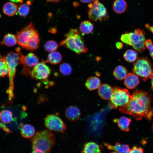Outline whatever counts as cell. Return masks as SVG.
<instances>
[{
  "label": "cell",
  "mask_w": 153,
  "mask_h": 153,
  "mask_svg": "<svg viewBox=\"0 0 153 153\" xmlns=\"http://www.w3.org/2000/svg\"><path fill=\"white\" fill-rule=\"evenodd\" d=\"M79 29L82 33L84 34H88L93 31L94 29V26L89 21L84 20L81 23Z\"/></svg>",
  "instance_id": "cb8c5ba5"
},
{
  "label": "cell",
  "mask_w": 153,
  "mask_h": 153,
  "mask_svg": "<svg viewBox=\"0 0 153 153\" xmlns=\"http://www.w3.org/2000/svg\"><path fill=\"white\" fill-rule=\"evenodd\" d=\"M17 10V5L11 2L6 3L4 5L3 8V11L4 13L10 16L15 15Z\"/></svg>",
  "instance_id": "603a6c76"
},
{
  "label": "cell",
  "mask_w": 153,
  "mask_h": 153,
  "mask_svg": "<svg viewBox=\"0 0 153 153\" xmlns=\"http://www.w3.org/2000/svg\"><path fill=\"white\" fill-rule=\"evenodd\" d=\"M152 129H153V125H152Z\"/></svg>",
  "instance_id": "60d3db41"
},
{
  "label": "cell",
  "mask_w": 153,
  "mask_h": 153,
  "mask_svg": "<svg viewBox=\"0 0 153 153\" xmlns=\"http://www.w3.org/2000/svg\"><path fill=\"white\" fill-rule=\"evenodd\" d=\"M143 152H144V150L142 148L135 146H133L131 149H130L129 153Z\"/></svg>",
  "instance_id": "836d02e7"
},
{
  "label": "cell",
  "mask_w": 153,
  "mask_h": 153,
  "mask_svg": "<svg viewBox=\"0 0 153 153\" xmlns=\"http://www.w3.org/2000/svg\"><path fill=\"white\" fill-rule=\"evenodd\" d=\"M145 33L141 29H136L133 32L125 33L120 37L123 43L132 46L137 52L142 53L145 50Z\"/></svg>",
  "instance_id": "8992f818"
},
{
  "label": "cell",
  "mask_w": 153,
  "mask_h": 153,
  "mask_svg": "<svg viewBox=\"0 0 153 153\" xmlns=\"http://www.w3.org/2000/svg\"><path fill=\"white\" fill-rule=\"evenodd\" d=\"M1 123V122H0V124Z\"/></svg>",
  "instance_id": "b9f144b4"
},
{
  "label": "cell",
  "mask_w": 153,
  "mask_h": 153,
  "mask_svg": "<svg viewBox=\"0 0 153 153\" xmlns=\"http://www.w3.org/2000/svg\"><path fill=\"white\" fill-rule=\"evenodd\" d=\"M116 47L118 49H121L123 46L122 44L120 42H117L116 44Z\"/></svg>",
  "instance_id": "d590c367"
},
{
  "label": "cell",
  "mask_w": 153,
  "mask_h": 153,
  "mask_svg": "<svg viewBox=\"0 0 153 153\" xmlns=\"http://www.w3.org/2000/svg\"><path fill=\"white\" fill-rule=\"evenodd\" d=\"M17 10L19 16L25 17L29 12L30 7L26 3L23 4L19 6Z\"/></svg>",
  "instance_id": "4dcf8cb0"
},
{
  "label": "cell",
  "mask_w": 153,
  "mask_h": 153,
  "mask_svg": "<svg viewBox=\"0 0 153 153\" xmlns=\"http://www.w3.org/2000/svg\"><path fill=\"white\" fill-rule=\"evenodd\" d=\"M39 60L34 54L30 52L24 56L22 59V64L24 68L26 66L33 68L39 63Z\"/></svg>",
  "instance_id": "5bb4252c"
},
{
  "label": "cell",
  "mask_w": 153,
  "mask_h": 153,
  "mask_svg": "<svg viewBox=\"0 0 153 153\" xmlns=\"http://www.w3.org/2000/svg\"><path fill=\"white\" fill-rule=\"evenodd\" d=\"M51 72V69L44 62H41L38 63L31 71V75L33 78L44 80L46 79Z\"/></svg>",
  "instance_id": "8fae6325"
},
{
  "label": "cell",
  "mask_w": 153,
  "mask_h": 153,
  "mask_svg": "<svg viewBox=\"0 0 153 153\" xmlns=\"http://www.w3.org/2000/svg\"><path fill=\"white\" fill-rule=\"evenodd\" d=\"M8 73V67L5 57L0 54V78L4 77Z\"/></svg>",
  "instance_id": "f1b7e54d"
},
{
  "label": "cell",
  "mask_w": 153,
  "mask_h": 153,
  "mask_svg": "<svg viewBox=\"0 0 153 153\" xmlns=\"http://www.w3.org/2000/svg\"><path fill=\"white\" fill-rule=\"evenodd\" d=\"M151 101L148 93L142 90H135L130 95L128 103L121 107L119 110L121 112L130 115L137 120L144 117L150 121L153 116Z\"/></svg>",
  "instance_id": "6da1fadb"
},
{
  "label": "cell",
  "mask_w": 153,
  "mask_h": 153,
  "mask_svg": "<svg viewBox=\"0 0 153 153\" xmlns=\"http://www.w3.org/2000/svg\"><path fill=\"white\" fill-rule=\"evenodd\" d=\"M100 85L101 81L97 77L94 76L88 78L85 83L86 87L90 91L98 88Z\"/></svg>",
  "instance_id": "ffe728a7"
},
{
  "label": "cell",
  "mask_w": 153,
  "mask_h": 153,
  "mask_svg": "<svg viewBox=\"0 0 153 153\" xmlns=\"http://www.w3.org/2000/svg\"><path fill=\"white\" fill-rule=\"evenodd\" d=\"M139 80L138 76L134 73H129L124 79V84L129 89L136 88L139 83Z\"/></svg>",
  "instance_id": "4fadbf2b"
},
{
  "label": "cell",
  "mask_w": 153,
  "mask_h": 153,
  "mask_svg": "<svg viewBox=\"0 0 153 153\" xmlns=\"http://www.w3.org/2000/svg\"><path fill=\"white\" fill-rule=\"evenodd\" d=\"M132 71L144 82L150 78L153 72L150 62L147 57L138 58L133 64Z\"/></svg>",
  "instance_id": "52a82bcc"
},
{
  "label": "cell",
  "mask_w": 153,
  "mask_h": 153,
  "mask_svg": "<svg viewBox=\"0 0 153 153\" xmlns=\"http://www.w3.org/2000/svg\"><path fill=\"white\" fill-rule=\"evenodd\" d=\"M23 56L21 52L15 53L10 51L4 57L8 67L9 80V87L6 92L8 95V99L10 101H11L12 99L14 97L13 93L14 80L16 67L18 64H22Z\"/></svg>",
  "instance_id": "5b68a950"
},
{
  "label": "cell",
  "mask_w": 153,
  "mask_h": 153,
  "mask_svg": "<svg viewBox=\"0 0 153 153\" xmlns=\"http://www.w3.org/2000/svg\"><path fill=\"white\" fill-rule=\"evenodd\" d=\"M45 127L49 130L58 133H64L66 126L62 119L56 114H48L44 118Z\"/></svg>",
  "instance_id": "30bf717a"
},
{
  "label": "cell",
  "mask_w": 153,
  "mask_h": 153,
  "mask_svg": "<svg viewBox=\"0 0 153 153\" xmlns=\"http://www.w3.org/2000/svg\"><path fill=\"white\" fill-rule=\"evenodd\" d=\"M56 137L50 130L45 129L35 133L31 138L32 153H48L54 145Z\"/></svg>",
  "instance_id": "3957f363"
},
{
  "label": "cell",
  "mask_w": 153,
  "mask_h": 153,
  "mask_svg": "<svg viewBox=\"0 0 153 153\" xmlns=\"http://www.w3.org/2000/svg\"><path fill=\"white\" fill-rule=\"evenodd\" d=\"M145 45L146 47L149 50L150 56L153 59V44L152 40L150 39L146 40Z\"/></svg>",
  "instance_id": "d6a6232c"
},
{
  "label": "cell",
  "mask_w": 153,
  "mask_h": 153,
  "mask_svg": "<svg viewBox=\"0 0 153 153\" xmlns=\"http://www.w3.org/2000/svg\"><path fill=\"white\" fill-rule=\"evenodd\" d=\"M65 39L60 43L61 46L65 47L78 54L87 51L83 38L77 29H71L65 34Z\"/></svg>",
  "instance_id": "277c9868"
},
{
  "label": "cell",
  "mask_w": 153,
  "mask_h": 153,
  "mask_svg": "<svg viewBox=\"0 0 153 153\" xmlns=\"http://www.w3.org/2000/svg\"><path fill=\"white\" fill-rule=\"evenodd\" d=\"M101 146L94 142H87L84 144L81 152L85 153H99L101 151Z\"/></svg>",
  "instance_id": "2e32d148"
},
{
  "label": "cell",
  "mask_w": 153,
  "mask_h": 153,
  "mask_svg": "<svg viewBox=\"0 0 153 153\" xmlns=\"http://www.w3.org/2000/svg\"><path fill=\"white\" fill-rule=\"evenodd\" d=\"M127 7V3L125 0H115L112 5L114 11L117 14H122L125 12Z\"/></svg>",
  "instance_id": "d6986e66"
},
{
  "label": "cell",
  "mask_w": 153,
  "mask_h": 153,
  "mask_svg": "<svg viewBox=\"0 0 153 153\" xmlns=\"http://www.w3.org/2000/svg\"><path fill=\"white\" fill-rule=\"evenodd\" d=\"M65 114L66 117L69 120L75 122L79 119L81 115V112L77 107L75 106H70L66 109Z\"/></svg>",
  "instance_id": "7c38bea8"
},
{
  "label": "cell",
  "mask_w": 153,
  "mask_h": 153,
  "mask_svg": "<svg viewBox=\"0 0 153 153\" xmlns=\"http://www.w3.org/2000/svg\"><path fill=\"white\" fill-rule=\"evenodd\" d=\"M58 47V45L57 42L53 40H50L47 41L44 46L45 50L50 52L56 51Z\"/></svg>",
  "instance_id": "f546056e"
},
{
  "label": "cell",
  "mask_w": 153,
  "mask_h": 153,
  "mask_svg": "<svg viewBox=\"0 0 153 153\" xmlns=\"http://www.w3.org/2000/svg\"><path fill=\"white\" fill-rule=\"evenodd\" d=\"M62 57L59 52L54 51L50 52L48 56L47 61L52 64L56 65L61 61Z\"/></svg>",
  "instance_id": "d4e9b609"
},
{
  "label": "cell",
  "mask_w": 153,
  "mask_h": 153,
  "mask_svg": "<svg viewBox=\"0 0 153 153\" xmlns=\"http://www.w3.org/2000/svg\"><path fill=\"white\" fill-rule=\"evenodd\" d=\"M104 144L108 149L114 151L115 152L129 153L130 149L129 146L128 144H122L118 143H116L114 145H112L106 143Z\"/></svg>",
  "instance_id": "e0dca14e"
},
{
  "label": "cell",
  "mask_w": 153,
  "mask_h": 153,
  "mask_svg": "<svg viewBox=\"0 0 153 153\" xmlns=\"http://www.w3.org/2000/svg\"><path fill=\"white\" fill-rule=\"evenodd\" d=\"M82 3H91L92 2V0H79Z\"/></svg>",
  "instance_id": "8d00e7d4"
},
{
  "label": "cell",
  "mask_w": 153,
  "mask_h": 153,
  "mask_svg": "<svg viewBox=\"0 0 153 153\" xmlns=\"http://www.w3.org/2000/svg\"><path fill=\"white\" fill-rule=\"evenodd\" d=\"M12 118V113L8 110H4L0 112V120L4 124L10 123Z\"/></svg>",
  "instance_id": "4316f807"
},
{
  "label": "cell",
  "mask_w": 153,
  "mask_h": 153,
  "mask_svg": "<svg viewBox=\"0 0 153 153\" xmlns=\"http://www.w3.org/2000/svg\"><path fill=\"white\" fill-rule=\"evenodd\" d=\"M88 16L91 20L96 22L106 19L108 17L107 9L99 0H92L88 5Z\"/></svg>",
  "instance_id": "9c48e42d"
},
{
  "label": "cell",
  "mask_w": 153,
  "mask_h": 153,
  "mask_svg": "<svg viewBox=\"0 0 153 153\" xmlns=\"http://www.w3.org/2000/svg\"><path fill=\"white\" fill-rule=\"evenodd\" d=\"M48 2H54V3H58L60 0H46Z\"/></svg>",
  "instance_id": "ab89813d"
},
{
  "label": "cell",
  "mask_w": 153,
  "mask_h": 153,
  "mask_svg": "<svg viewBox=\"0 0 153 153\" xmlns=\"http://www.w3.org/2000/svg\"><path fill=\"white\" fill-rule=\"evenodd\" d=\"M3 42L7 46L12 47L16 45L17 42L15 35L12 34L8 33L4 36Z\"/></svg>",
  "instance_id": "484cf974"
},
{
  "label": "cell",
  "mask_w": 153,
  "mask_h": 153,
  "mask_svg": "<svg viewBox=\"0 0 153 153\" xmlns=\"http://www.w3.org/2000/svg\"><path fill=\"white\" fill-rule=\"evenodd\" d=\"M15 36L18 44L22 48L30 50H36L38 48L39 37L32 22L18 32Z\"/></svg>",
  "instance_id": "7a4b0ae2"
},
{
  "label": "cell",
  "mask_w": 153,
  "mask_h": 153,
  "mask_svg": "<svg viewBox=\"0 0 153 153\" xmlns=\"http://www.w3.org/2000/svg\"><path fill=\"white\" fill-rule=\"evenodd\" d=\"M128 73L127 69L122 65L116 67L113 72V75L114 77L119 80L124 79Z\"/></svg>",
  "instance_id": "7402d4cb"
},
{
  "label": "cell",
  "mask_w": 153,
  "mask_h": 153,
  "mask_svg": "<svg viewBox=\"0 0 153 153\" xmlns=\"http://www.w3.org/2000/svg\"><path fill=\"white\" fill-rule=\"evenodd\" d=\"M60 70L61 73L65 76L70 75L72 71V68L71 65L67 63H64L60 66Z\"/></svg>",
  "instance_id": "1f68e13d"
},
{
  "label": "cell",
  "mask_w": 153,
  "mask_h": 153,
  "mask_svg": "<svg viewBox=\"0 0 153 153\" xmlns=\"http://www.w3.org/2000/svg\"><path fill=\"white\" fill-rule=\"evenodd\" d=\"M130 96L129 92L127 89L114 86L113 88L109 106L110 108L114 109L123 106L128 103Z\"/></svg>",
  "instance_id": "ba28073f"
},
{
  "label": "cell",
  "mask_w": 153,
  "mask_h": 153,
  "mask_svg": "<svg viewBox=\"0 0 153 153\" xmlns=\"http://www.w3.org/2000/svg\"><path fill=\"white\" fill-rule=\"evenodd\" d=\"M9 1L14 3H22L23 2V0H9Z\"/></svg>",
  "instance_id": "f35d334b"
},
{
  "label": "cell",
  "mask_w": 153,
  "mask_h": 153,
  "mask_svg": "<svg viewBox=\"0 0 153 153\" xmlns=\"http://www.w3.org/2000/svg\"><path fill=\"white\" fill-rule=\"evenodd\" d=\"M150 78L151 79V88L153 91V72Z\"/></svg>",
  "instance_id": "74e56055"
},
{
  "label": "cell",
  "mask_w": 153,
  "mask_h": 153,
  "mask_svg": "<svg viewBox=\"0 0 153 153\" xmlns=\"http://www.w3.org/2000/svg\"><path fill=\"white\" fill-rule=\"evenodd\" d=\"M113 88L107 84H103L100 86L98 90L99 95L102 99H110L112 94Z\"/></svg>",
  "instance_id": "9a60e30c"
},
{
  "label": "cell",
  "mask_w": 153,
  "mask_h": 153,
  "mask_svg": "<svg viewBox=\"0 0 153 153\" xmlns=\"http://www.w3.org/2000/svg\"><path fill=\"white\" fill-rule=\"evenodd\" d=\"M20 133L23 137L29 139L32 138L35 133L34 127L30 124L22 125L20 129Z\"/></svg>",
  "instance_id": "ac0fdd59"
},
{
  "label": "cell",
  "mask_w": 153,
  "mask_h": 153,
  "mask_svg": "<svg viewBox=\"0 0 153 153\" xmlns=\"http://www.w3.org/2000/svg\"><path fill=\"white\" fill-rule=\"evenodd\" d=\"M113 122L117 123L120 129L122 131H128L129 130V126L131 121L130 119L125 116H122L119 119H115Z\"/></svg>",
  "instance_id": "44dd1931"
},
{
  "label": "cell",
  "mask_w": 153,
  "mask_h": 153,
  "mask_svg": "<svg viewBox=\"0 0 153 153\" xmlns=\"http://www.w3.org/2000/svg\"><path fill=\"white\" fill-rule=\"evenodd\" d=\"M145 26L146 28L153 33V25L151 26L148 24H145Z\"/></svg>",
  "instance_id": "e575fe53"
},
{
  "label": "cell",
  "mask_w": 153,
  "mask_h": 153,
  "mask_svg": "<svg viewBox=\"0 0 153 153\" xmlns=\"http://www.w3.org/2000/svg\"><path fill=\"white\" fill-rule=\"evenodd\" d=\"M137 53L135 51L132 49H128L124 53V57L127 62L133 63L137 60Z\"/></svg>",
  "instance_id": "83f0119b"
}]
</instances>
